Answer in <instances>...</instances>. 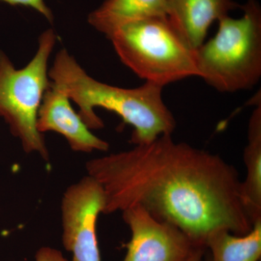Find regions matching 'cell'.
<instances>
[{
    "mask_svg": "<svg viewBox=\"0 0 261 261\" xmlns=\"http://www.w3.org/2000/svg\"><path fill=\"white\" fill-rule=\"evenodd\" d=\"M87 174L101 185L104 214L140 206L155 219L205 247L211 233L251 231L240 195L238 171L219 154L185 143L172 135L90 160Z\"/></svg>",
    "mask_w": 261,
    "mask_h": 261,
    "instance_id": "obj_1",
    "label": "cell"
},
{
    "mask_svg": "<svg viewBox=\"0 0 261 261\" xmlns=\"http://www.w3.org/2000/svg\"><path fill=\"white\" fill-rule=\"evenodd\" d=\"M48 76L51 83L76 103L79 115L89 129L104 127L94 110L102 108L116 113L133 127L134 145L153 142L163 135H172L176 122L163 99V87L145 82L132 89L121 88L94 80L66 49L58 51Z\"/></svg>",
    "mask_w": 261,
    "mask_h": 261,
    "instance_id": "obj_2",
    "label": "cell"
},
{
    "mask_svg": "<svg viewBox=\"0 0 261 261\" xmlns=\"http://www.w3.org/2000/svg\"><path fill=\"white\" fill-rule=\"evenodd\" d=\"M240 18L219 20L212 39L195 50L197 76L224 93L252 88L261 77V9L256 0L240 6Z\"/></svg>",
    "mask_w": 261,
    "mask_h": 261,
    "instance_id": "obj_3",
    "label": "cell"
},
{
    "mask_svg": "<svg viewBox=\"0 0 261 261\" xmlns=\"http://www.w3.org/2000/svg\"><path fill=\"white\" fill-rule=\"evenodd\" d=\"M108 38L122 63L145 82L163 87L198 75L195 51L167 16L126 24Z\"/></svg>",
    "mask_w": 261,
    "mask_h": 261,
    "instance_id": "obj_4",
    "label": "cell"
},
{
    "mask_svg": "<svg viewBox=\"0 0 261 261\" xmlns=\"http://www.w3.org/2000/svg\"><path fill=\"white\" fill-rule=\"evenodd\" d=\"M58 36L47 29L39 38L35 56L20 69L0 51V117L19 139L24 152L37 153L44 161L49 158L44 135L37 129L38 113L50 86L48 61Z\"/></svg>",
    "mask_w": 261,
    "mask_h": 261,
    "instance_id": "obj_5",
    "label": "cell"
},
{
    "mask_svg": "<svg viewBox=\"0 0 261 261\" xmlns=\"http://www.w3.org/2000/svg\"><path fill=\"white\" fill-rule=\"evenodd\" d=\"M105 205L102 187L89 175L65 190L61 202L62 240L72 261H102L97 223Z\"/></svg>",
    "mask_w": 261,
    "mask_h": 261,
    "instance_id": "obj_6",
    "label": "cell"
},
{
    "mask_svg": "<svg viewBox=\"0 0 261 261\" xmlns=\"http://www.w3.org/2000/svg\"><path fill=\"white\" fill-rule=\"evenodd\" d=\"M121 213L132 233L123 261H186L197 249L204 248L179 228L155 219L140 206Z\"/></svg>",
    "mask_w": 261,
    "mask_h": 261,
    "instance_id": "obj_7",
    "label": "cell"
},
{
    "mask_svg": "<svg viewBox=\"0 0 261 261\" xmlns=\"http://www.w3.org/2000/svg\"><path fill=\"white\" fill-rule=\"evenodd\" d=\"M37 127L42 135L47 132L60 134L75 152L90 153L109 149V144L92 133L72 108L68 96L51 82L39 108Z\"/></svg>",
    "mask_w": 261,
    "mask_h": 261,
    "instance_id": "obj_8",
    "label": "cell"
},
{
    "mask_svg": "<svg viewBox=\"0 0 261 261\" xmlns=\"http://www.w3.org/2000/svg\"><path fill=\"white\" fill-rule=\"evenodd\" d=\"M238 7L233 0H167L166 16L195 51L205 42L211 24L228 16Z\"/></svg>",
    "mask_w": 261,
    "mask_h": 261,
    "instance_id": "obj_9",
    "label": "cell"
},
{
    "mask_svg": "<svg viewBox=\"0 0 261 261\" xmlns=\"http://www.w3.org/2000/svg\"><path fill=\"white\" fill-rule=\"evenodd\" d=\"M167 0H106L89 15V23L106 37L126 24L166 16Z\"/></svg>",
    "mask_w": 261,
    "mask_h": 261,
    "instance_id": "obj_10",
    "label": "cell"
},
{
    "mask_svg": "<svg viewBox=\"0 0 261 261\" xmlns=\"http://www.w3.org/2000/svg\"><path fill=\"white\" fill-rule=\"evenodd\" d=\"M246 177L241 181L240 195L244 209L254 224L261 221V103H257L247 130L244 150Z\"/></svg>",
    "mask_w": 261,
    "mask_h": 261,
    "instance_id": "obj_11",
    "label": "cell"
},
{
    "mask_svg": "<svg viewBox=\"0 0 261 261\" xmlns=\"http://www.w3.org/2000/svg\"><path fill=\"white\" fill-rule=\"evenodd\" d=\"M206 250L214 261H258L261 257V221L243 236L228 230L213 231L205 242Z\"/></svg>",
    "mask_w": 261,
    "mask_h": 261,
    "instance_id": "obj_12",
    "label": "cell"
},
{
    "mask_svg": "<svg viewBox=\"0 0 261 261\" xmlns=\"http://www.w3.org/2000/svg\"><path fill=\"white\" fill-rule=\"evenodd\" d=\"M0 2L8 3L13 6L28 7L42 14L50 23H53L54 20L53 13L46 5L44 0H0Z\"/></svg>",
    "mask_w": 261,
    "mask_h": 261,
    "instance_id": "obj_13",
    "label": "cell"
},
{
    "mask_svg": "<svg viewBox=\"0 0 261 261\" xmlns=\"http://www.w3.org/2000/svg\"><path fill=\"white\" fill-rule=\"evenodd\" d=\"M35 261H69L63 253L50 247H43L37 252Z\"/></svg>",
    "mask_w": 261,
    "mask_h": 261,
    "instance_id": "obj_14",
    "label": "cell"
},
{
    "mask_svg": "<svg viewBox=\"0 0 261 261\" xmlns=\"http://www.w3.org/2000/svg\"><path fill=\"white\" fill-rule=\"evenodd\" d=\"M206 249L199 248L186 261H205Z\"/></svg>",
    "mask_w": 261,
    "mask_h": 261,
    "instance_id": "obj_15",
    "label": "cell"
},
{
    "mask_svg": "<svg viewBox=\"0 0 261 261\" xmlns=\"http://www.w3.org/2000/svg\"><path fill=\"white\" fill-rule=\"evenodd\" d=\"M205 261H214L213 260L212 257H211L210 253L209 252L206 250L205 255Z\"/></svg>",
    "mask_w": 261,
    "mask_h": 261,
    "instance_id": "obj_16",
    "label": "cell"
}]
</instances>
